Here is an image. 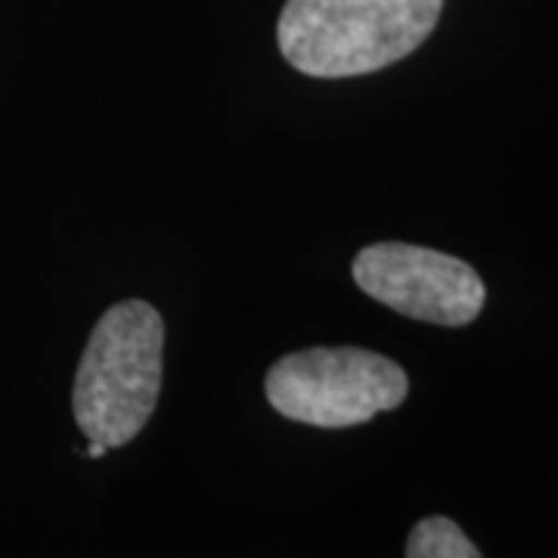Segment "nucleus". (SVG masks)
Masks as SVG:
<instances>
[{"mask_svg":"<svg viewBox=\"0 0 558 558\" xmlns=\"http://www.w3.org/2000/svg\"><path fill=\"white\" fill-rule=\"evenodd\" d=\"M444 0H286L279 50L311 78H354L395 65L435 32Z\"/></svg>","mask_w":558,"mask_h":558,"instance_id":"obj_1","label":"nucleus"},{"mask_svg":"<svg viewBox=\"0 0 558 558\" xmlns=\"http://www.w3.org/2000/svg\"><path fill=\"white\" fill-rule=\"evenodd\" d=\"M165 323L146 301H121L94 326L81 354L72 410L87 440L124 447L156 413Z\"/></svg>","mask_w":558,"mask_h":558,"instance_id":"obj_2","label":"nucleus"},{"mask_svg":"<svg viewBox=\"0 0 558 558\" xmlns=\"http://www.w3.org/2000/svg\"><path fill=\"white\" fill-rule=\"evenodd\" d=\"M264 391L279 416L314 428H351L398 410L410 379L400 363L366 348H307L277 360Z\"/></svg>","mask_w":558,"mask_h":558,"instance_id":"obj_3","label":"nucleus"},{"mask_svg":"<svg viewBox=\"0 0 558 558\" xmlns=\"http://www.w3.org/2000/svg\"><path fill=\"white\" fill-rule=\"evenodd\" d=\"M351 274L369 299L435 326H469L487 299L472 264L410 242L366 245L351 264Z\"/></svg>","mask_w":558,"mask_h":558,"instance_id":"obj_4","label":"nucleus"},{"mask_svg":"<svg viewBox=\"0 0 558 558\" xmlns=\"http://www.w3.org/2000/svg\"><path fill=\"white\" fill-rule=\"evenodd\" d=\"M407 558H478L481 549L459 531L457 521L432 515L422 519L407 537Z\"/></svg>","mask_w":558,"mask_h":558,"instance_id":"obj_5","label":"nucleus"},{"mask_svg":"<svg viewBox=\"0 0 558 558\" xmlns=\"http://www.w3.org/2000/svg\"><path fill=\"white\" fill-rule=\"evenodd\" d=\"M106 450H109V447H106V444H100V440H90V444H87V450H84V453H87V457H90V459H100L102 453H106Z\"/></svg>","mask_w":558,"mask_h":558,"instance_id":"obj_6","label":"nucleus"}]
</instances>
